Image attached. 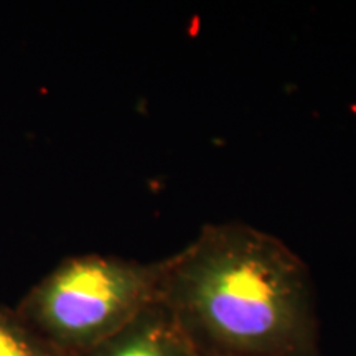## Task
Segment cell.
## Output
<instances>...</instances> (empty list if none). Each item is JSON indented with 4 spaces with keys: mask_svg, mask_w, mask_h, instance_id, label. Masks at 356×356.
<instances>
[{
    "mask_svg": "<svg viewBox=\"0 0 356 356\" xmlns=\"http://www.w3.org/2000/svg\"><path fill=\"white\" fill-rule=\"evenodd\" d=\"M307 267L275 236L244 222H213L162 261L159 300L213 343L273 353L305 328Z\"/></svg>",
    "mask_w": 356,
    "mask_h": 356,
    "instance_id": "obj_1",
    "label": "cell"
},
{
    "mask_svg": "<svg viewBox=\"0 0 356 356\" xmlns=\"http://www.w3.org/2000/svg\"><path fill=\"white\" fill-rule=\"evenodd\" d=\"M162 261L81 254L61 261L22 297L19 317L65 356L95 348L160 296Z\"/></svg>",
    "mask_w": 356,
    "mask_h": 356,
    "instance_id": "obj_2",
    "label": "cell"
},
{
    "mask_svg": "<svg viewBox=\"0 0 356 356\" xmlns=\"http://www.w3.org/2000/svg\"><path fill=\"white\" fill-rule=\"evenodd\" d=\"M157 300L108 340L79 356H184L178 332L163 317Z\"/></svg>",
    "mask_w": 356,
    "mask_h": 356,
    "instance_id": "obj_3",
    "label": "cell"
},
{
    "mask_svg": "<svg viewBox=\"0 0 356 356\" xmlns=\"http://www.w3.org/2000/svg\"><path fill=\"white\" fill-rule=\"evenodd\" d=\"M0 356H65L19 317L15 309L0 305Z\"/></svg>",
    "mask_w": 356,
    "mask_h": 356,
    "instance_id": "obj_4",
    "label": "cell"
}]
</instances>
